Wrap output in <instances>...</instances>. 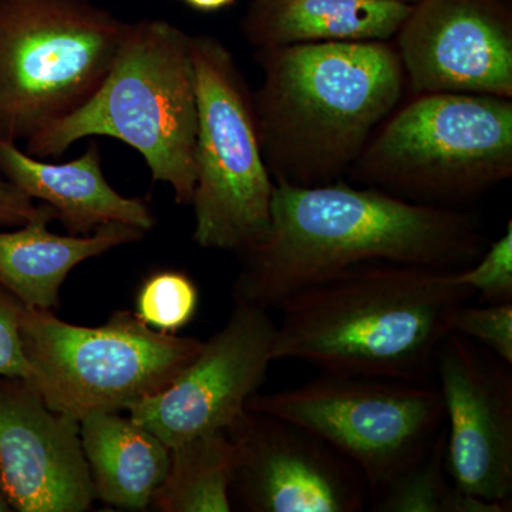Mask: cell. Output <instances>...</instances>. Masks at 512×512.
Segmentation results:
<instances>
[{"mask_svg": "<svg viewBox=\"0 0 512 512\" xmlns=\"http://www.w3.org/2000/svg\"><path fill=\"white\" fill-rule=\"evenodd\" d=\"M471 215L416 204L343 180L315 187L275 184L264 241L242 255L234 303L272 311L340 272L392 262L458 272L488 247Z\"/></svg>", "mask_w": 512, "mask_h": 512, "instance_id": "1", "label": "cell"}, {"mask_svg": "<svg viewBox=\"0 0 512 512\" xmlns=\"http://www.w3.org/2000/svg\"><path fill=\"white\" fill-rule=\"evenodd\" d=\"M454 272L372 262L286 301L272 357L322 372L430 382L454 313L476 293Z\"/></svg>", "mask_w": 512, "mask_h": 512, "instance_id": "2", "label": "cell"}, {"mask_svg": "<svg viewBox=\"0 0 512 512\" xmlns=\"http://www.w3.org/2000/svg\"><path fill=\"white\" fill-rule=\"evenodd\" d=\"M258 60L264 79L252 101L275 184L342 180L406 89L390 42L275 47Z\"/></svg>", "mask_w": 512, "mask_h": 512, "instance_id": "3", "label": "cell"}, {"mask_svg": "<svg viewBox=\"0 0 512 512\" xmlns=\"http://www.w3.org/2000/svg\"><path fill=\"white\" fill-rule=\"evenodd\" d=\"M197 93L190 35L165 20L130 23L109 73L82 107L28 140L26 153L60 157L77 141L110 137L143 156L154 181L190 205Z\"/></svg>", "mask_w": 512, "mask_h": 512, "instance_id": "4", "label": "cell"}, {"mask_svg": "<svg viewBox=\"0 0 512 512\" xmlns=\"http://www.w3.org/2000/svg\"><path fill=\"white\" fill-rule=\"evenodd\" d=\"M348 174L416 204L453 208L480 197L512 175V100L414 96L377 128Z\"/></svg>", "mask_w": 512, "mask_h": 512, "instance_id": "5", "label": "cell"}, {"mask_svg": "<svg viewBox=\"0 0 512 512\" xmlns=\"http://www.w3.org/2000/svg\"><path fill=\"white\" fill-rule=\"evenodd\" d=\"M128 26L90 0H0V140L28 141L82 107Z\"/></svg>", "mask_w": 512, "mask_h": 512, "instance_id": "6", "label": "cell"}, {"mask_svg": "<svg viewBox=\"0 0 512 512\" xmlns=\"http://www.w3.org/2000/svg\"><path fill=\"white\" fill-rule=\"evenodd\" d=\"M23 352L28 383L49 409L80 420L121 412L163 392L201 352L204 342L150 328L117 311L96 328L26 308Z\"/></svg>", "mask_w": 512, "mask_h": 512, "instance_id": "7", "label": "cell"}, {"mask_svg": "<svg viewBox=\"0 0 512 512\" xmlns=\"http://www.w3.org/2000/svg\"><path fill=\"white\" fill-rule=\"evenodd\" d=\"M190 49L198 111L192 237L198 247L244 255L268 234L275 191L252 93L217 37L190 36Z\"/></svg>", "mask_w": 512, "mask_h": 512, "instance_id": "8", "label": "cell"}, {"mask_svg": "<svg viewBox=\"0 0 512 512\" xmlns=\"http://www.w3.org/2000/svg\"><path fill=\"white\" fill-rule=\"evenodd\" d=\"M247 410L291 421L338 450L359 468L372 498L416 464L446 426L439 387L340 373L256 393Z\"/></svg>", "mask_w": 512, "mask_h": 512, "instance_id": "9", "label": "cell"}, {"mask_svg": "<svg viewBox=\"0 0 512 512\" xmlns=\"http://www.w3.org/2000/svg\"><path fill=\"white\" fill-rule=\"evenodd\" d=\"M276 323L269 311L234 303L224 328L167 389L134 404L131 419L175 447L192 437L229 430L265 382L274 362Z\"/></svg>", "mask_w": 512, "mask_h": 512, "instance_id": "10", "label": "cell"}, {"mask_svg": "<svg viewBox=\"0 0 512 512\" xmlns=\"http://www.w3.org/2000/svg\"><path fill=\"white\" fill-rule=\"evenodd\" d=\"M434 373L447 421L448 478L473 497L511 503V365L450 332L437 350Z\"/></svg>", "mask_w": 512, "mask_h": 512, "instance_id": "11", "label": "cell"}, {"mask_svg": "<svg viewBox=\"0 0 512 512\" xmlns=\"http://www.w3.org/2000/svg\"><path fill=\"white\" fill-rule=\"evenodd\" d=\"M239 457L231 497L251 512H357L370 495L359 468L311 431L245 412L229 429Z\"/></svg>", "mask_w": 512, "mask_h": 512, "instance_id": "12", "label": "cell"}, {"mask_svg": "<svg viewBox=\"0 0 512 512\" xmlns=\"http://www.w3.org/2000/svg\"><path fill=\"white\" fill-rule=\"evenodd\" d=\"M508 0H419L396 47L414 96L485 94L512 99Z\"/></svg>", "mask_w": 512, "mask_h": 512, "instance_id": "13", "label": "cell"}, {"mask_svg": "<svg viewBox=\"0 0 512 512\" xmlns=\"http://www.w3.org/2000/svg\"><path fill=\"white\" fill-rule=\"evenodd\" d=\"M0 490L19 512H84L96 500L80 421L19 377H0Z\"/></svg>", "mask_w": 512, "mask_h": 512, "instance_id": "14", "label": "cell"}, {"mask_svg": "<svg viewBox=\"0 0 512 512\" xmlns=\"http://www.w3.org/2000/svg\"><path fill=\"white\" fill-rule=\"evenodd\" d=\"M0 173L32 200L52 207L70 235H89L111 222L144 232L156 227L146 201L124 197L106 180L96 141L82 156L53 164L30 156L18 143L0 140Z\"/></svg>", "mask_w": 512, "mask_h": 512, "instance_id": "15", "label": "cell"}, {"mask_svg": "<svg viewBox=\"0 0 512 512\" xmlns=\"http://www.w3.org/2000/svg\"><path fill=\"white\" fill-rule=\"evenodd\" d=\"M56 212L0 231V285L26 308L52 311L70 272L111 249L140 241L147 232L111 222L89 235H57L49 231Z\"/></svg>", "mask_w": 512, "mask_h": 512, "instance_id": "16", "label": "cell"}, {"mask_svg": "<svg viewBox=\"0 0 512 512\" xmlns=\"http://www.w3.org/2000/svg\"><path fill=\"white\" fill-rule=\"evenodd\" d=\"M413 5L393 0H251L242 32L256 50L390 42Z\"/></svg>", "mask_w": 512, "mask_h": 512, "instance_id": "17", "label": "cell"}, {"mask_svg": "<svg viewBox=\"0 0 512 512\" xmlns=\"http://www.w3.org/2000/svg\"><path fill=\"white\" fill-rule=\"evenodd\" d=\"M79 421L96 498L123 510L150 507L167 474L170 447L130 414L93 413Z\"/></svg>", "mask_w": 512, "mask_h": 512, "instance_id": "18", "label": "cell"}, {"mask_svg": "<svg viewBox=\"0 0 512 512\" xmlns=\"http://www.w3.org/2000/svg\"><path fill=\"white\" fill-rule=\"evenodd\" d=\"M238 457L237 440L229 430L210 431L171 447L167 474L151 507L160 512L232 511Z\"/></svg>", "mask_w": 512, "mask_h": 512, "instance_id": "19", "label": "cell"}, {"mask_svg": "<svg viewBox=\"0 0 512 512\" xmlns=\"http://www.w3.org/2000/svg\"><path fill=\"white\" fill-rule=\"evenodd\" d=\"M446 426L427 453L373 497L379 512H508L511 503L485 501L463 493L444 468Z\"/></svg>", "mask_w": 512, "mask_h": 512, "instance_id": "20", "label": "cell"}, {"mask_svg": "<svg viewBox=\"0 0 512 512\" xmlns=\"http://www.w3.org/2000/svg\"><path fill=\"white\" fill-rule=\"evenodd\" d=\"M200 293L190 276L160 271L148 276L136 296V316L150 328L175 333L197 313Z\"/></svg>", "mask_w": 512, "mask_h": 512, "instance_id": "21", "label": "cell"}, {"mask_svg": "<svg viewBox=\"0 0 512 512\" xmlns=\"http://www.w3.org/2000/svg\"><path fill=\"white\" fill-rule=\"evenodd\" d=\"M453 279L478 293L485 303L512 302V221L473 265L454 272Z\"/></svg>", "mask_w": 512, "mask_h": 512, "instance_id": "22", "label": "cell"}, {"mask_svg": "<svg viewBox=\"0 0 512 512\" xmlns=\"http://www.w3.org/2000/svg\"><path fill=\"white\" fill-rule=\"evenodd\" d=\"M451 332L473 340L512 365V302L461 305L454 313Z\"/></svg>", "mask_w": 512, "mask_h": 512, "instance_id": "23", "label": "cell"}, {"mask_svg": "<svg viewBox=\"0 0 512 512\" xmlns=\"http://www.w3.org/2000/svg\"><path fill=\"white\" fill-rule=\"evenodd\" d=\"M26 306L0 285V377L30 379L23 352L22 320Z\"/></svg>", "mask_w": 512, "mask_h": 512, "instance_id": "24", "label": "cell"}, {"mask_svg": "<svg viewBox=\"0 0 512 512\" xmlns=\"http://www.w3.org/2000/svg\"><path fill=\"white\" fill-rule=\"evenodd\" d=\"M52 207L32 200L0 173V227L16 228L49 214Z\"/></svg>", "mask_w": 512, "mask_h": 512, "instance_id": "25", "label": "cell"}, {"mask_svg": "<svg viewBox=\"0 0 512 512\" xmlns=\"http://www.w3.org/2000/svg\"><path fill=\"white\" fill-rule=\"evenodd\" d=\"M183 2L191 8L201 10V12H215V10L227 8L235 0H183Z\"/></svg>", "mask_w": 512, "mask_h": 512, "instance_id": "26", "label": "cell"}, {"mask_svg": "<svg viewBox=\"0 0 512 512\" xmlns=\"http://www.w3.org/2000/svg\"><path fill=\"white\" fill-rule=\"evenodd\" d=\"M12 508L9 507L8 501H6L5 495L0 490V512H9Z\"/></svg>", "mask_w": 512, "mask_h": 512, "instance_id": "27", "label": "cell"}, {"mask_svg": "<svg viewBox=\"0 0 512 512\" xmlns=\"http://www.w3.org/2000/svg\"><path fill=\"white\" fill-rule=\"evenodd\" d=\"M393 2L406 3V5H414V3L419 2V0H393Z\"/></svg>", "mask_w": 512, "mask_h": 512, "instance_id": "28", "label": "cell"}, {"mask_svg": "<svg viewBox=\"0 0 512 512\" xmlns=\"http://www.w3.org/2000/svg\"><path fill=\"white\" fill-rule=\"evenodd\" d=\"M508 2H511V0H508Z\"/></svg>", "mask_w": 512, "mask_h": 512, "instance_id": "29", "label": "cell"}]
</instances>
